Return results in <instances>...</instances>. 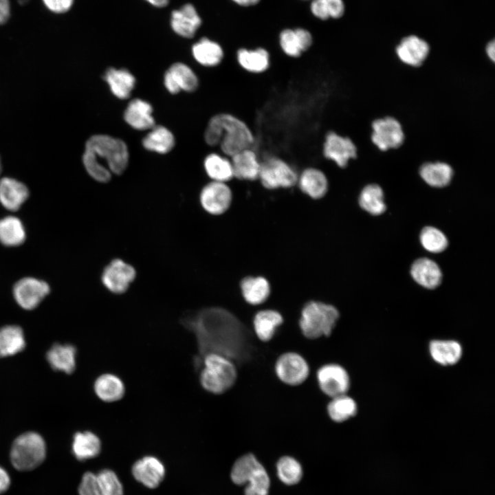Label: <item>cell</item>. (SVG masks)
<instances>
[{"mask_svg": "<svg viewBox=\"0 0 495 495\" xmlns=\"http://www.w3.org/2000/svg\"><path fill=\"white\" fill-rule=\"evenodd\" d=\"M370 128V141L380 152L397 150L406 141V132L402 123L392 115L373 120Z\"/></svg>", "mask_w": 495, "mask_h": 495, "instance_id": "30bf717a", "label": "cell"}, {"mask_svg": "<svg viewBox=\"0 0 495 495\" xmlns=\"http://www.w3.org/2000/svg\"><path fill=\"white\" fill-rule=\"evenodd\" d=\"M1 170H2V168H1V158H0V174L1 173Z\"/></svg>", "mask_w": 495, "mask_h": 495, "instance_id": "9f6ffc18", "label": "cell"}, {"mask_svg": "<svg viewBox=\"0 0 495 495\" xmlns=\"http://www.w3.org/2000/svg\"><path fill=\"white\" fill-rule=\"evenodd\" d=\"M236 3L244 6H252L256 3H257L260 0H233Z\"/></svg>", "mask_w": 495, "mask_h": 495, "instance_id": "db71d44e", "label": "cell"}, {"mask_svg": "<svg viewBox=\"0 0 495 495\" xmlns=\"http://www.w3.org/2000/svg\"><path fill=\"white\" fill-rule=\"evenodd\" d=\"M281 314L274 309H263L258 311L252 320L253 333L261 342L271 341L278 329L283 324Z\"/></svg>", "mask_w": 495, "mask_h": 495, "instance_id": "603a6c76", "label": "cell"}, {"mask_svg": "<svg viewBox=\"0 0 495 495\" xmlns=\"http://www.w3.org/2000/svg\"><path fill=\"white\" fill-rule=\"evenodd\" d=\"M50 291L46 282L33 277H25L14 285L13 296L21 307L31 310L41 303Z\"/></svg>", "mask_w": 495, "mask_h": 495, "instance_id": "5bb4252c", "label": "cell"}, {"mask_svg": "<svg viewBox=\"0 0 495 495\" xmlns=\"http://www.w3.org/2000/svg\"><path fill=\"white\" fill-rule=\"evenodd\" d=\"M20 4H25L28 3L30 0H17Z\"/></svg>", "mask_w": 495, "mask_h": 495, "instance_id": "11a10c76", "label": "cell"}, {"mask_svg": "<svg viewBox=\"0 0 495 495\" xmlns=\"http://www.w3.org/2000/svg\"><path fill=\"white\" fill-rule=\"evenodd\" d=\"M311 10L316 16L322 20L330 17L326 0H313Z\"/></svg>", "mask_w": 495, "mask_h": 495, "instance_id": "7dc6e473", "label": "cell"}, {"mask_svg": "<svg viewBox=\"0 0 495 495\" xmlns=\"http://www.w3.org/2000/svg\"><path fill=\"white\" fill-rule=\"evenodd\" d=\"M313 44L310 32L302 28L287 29L281 32L279 45L283 54L293 59L300 58Z\"/></svg>", "mask_w": 495, "mask_h": 495, "instance_id": "44dd1931", "label": "cell"}, {"mask_svg": "<svg viewBox=\"0 0 495 495\" xmlns=\"http://www.w3.org/2000/svg\"><path fill=\"white\" fill-rule=\"evenodd\" d=\"M192 52L196 61L206 67H218L224 58L222 47L208 38H202L195 43Z\"/></svg>", "mask_w": 495, "mask_h": 495, "instance_id": "4dcf8cb0", "label": "cell"}, {"mask_svg": "<svg viewBox=\"0 0 495 495\" xmlns=\"http://www.w3.org/2000/svg\"><path fill=\"white\" fill-rule=\"evenodd\" d=\"M319 153L322 161L344 170L358 158L359 149L351 137L329 129L322 136Z\"/></svg>", "mask_w": 495, "mask_h": 495, "instance_id": "ba28073f", "label": "cell"}, {"mask_svg": "<svg viewBox=\"0 0 495 495\" xmlns=\"http://www.w3.org/2000/svg\"><path fill=\"white\" fill-rule=\"evenodd\" d=\"M164 83L171 94H177L181 90L192 92L199 87V78L192 69L182 63L173 64L166 72Z\"/></svg>", "mask_w": 495, "mask_h": 495, "instance_id": "ffe728a7", "label": "cell"}, {"mask_svg": "<svg viewBox=\"0 0 495 495\" xmlns=\"http://www.w3.org/2000/svg\"><path fill=\"white\" fill-rule=\"evenodd\" d=\"M329 16L337 19L341 17L344 12V5L342 0H326Z\"/></svg>", "mask_w": 495, "mask_h": 495, "instance_id": "c3c4849f", "label": "cell"}, {"mask_svg": "<svg viewBox=\"0 0 495 495\" xmlns=\"http://www.w3.org/2000/svg\"><path fill=\"white\" fill-rule=\"evenodd\" d=\"M153 108L146 101L140 98L132 100L124 113L125 122L137 130L151 129L155 126Z\"/></svg>", "mask_w": 495, "mask_h": 495, "instance_id": "83f0119b", "label": "cell"}, {"mask_svg": "<svg viewBox=\"0 0 495 495\" xmlns=\"http://www.w3.org/2000/svg\"><path fill=\"white\" fill-rule=\"evenodd\" d=\"M29 197L28 187L11 177L0 179V203L10 211L18 210Z\"/></svg>", "mask_w": 495, "mask_h": 495, "instance_id": "d4e9b609", "label": "cell"}, {"mask_svg": "<svg viewBox=\"0 0 495 495\" xmlns=\"http://www.w3.org/2000/svg\"><path fill=\"white\" fill-rule=\"evenodd\" d=\"M261 165L258 181L267 190L291 188L296 186L298 168L290 160L277 153H261Z\"/></svg>", "mask_w": 495, "mask_h": 495, "instance_id": "8992f818", "label": "cell"}, {"mask_svg": "<svg viewBox=\"0 0 495 495\" xmlns=\"http://www.w3.org/2000/svg\"><path fill=\"white\" fill-rule=\"evenodd\" d=\"M103 77L111 93L119 99L128 98L135 85L134 76L126 69L109 68Z\"/></svg>", "mask_w": 495, "mask_h": 495, "instance_id": "d6a6232c", "label": "cell"}, {"mask_svg": "<svg viewBox=\"0 0 495 495\" xmlns=\"http://www.w3.org/2000/svg\"><path fill=\"white\" fill-rule=\"evenodd\" d=\"M242 295L245 300L252 305L263 303L269 297L270 287L263 277H246L241 283Z\"/></svg>", "mask_w": 495, "mask_h": 495, "instance_id": "74e56055", "label": "cell"}, {"mask_svg": "<svg viewBox=\"0 0 495 495\" xmlns=\"http://www.w3.org/2000/svg\"><path fill=\"white\" fill-rule=\"evenodd\" d=\"M320 391L330 399L347 394L351 380L348 371L342 365L327 362L320 366L314 372Z\"/></svg>", "mask_w": 495, "mask_h": 495, "instance_id": "7c38bea8", "label": "cell"}, {"mask_svg": "<svg viewBox=\"0 0 495 495\" xmlns=\"http://www.w3.org/2000/svg\"><path fill=\"white\" fill-rule=\"evenodd\" d=\"M232 192L226 182L210 181L201 189L199 201L203 208L211 214H221L230 206Z\"/></svg>", "mask_w": 495, "mask_h": 495, "instance_id": "9a60e30c", "label": "cell"}, {"mask_svg": "<svg viewBox=\"0 0 495 495\" xmlns=\"http://www.w3.org/2000/svg\"><path fill=\"white\" fill-rule=\"evenodd\" d=\"M340 318L337 308L319 301H310L302 307L298 320L301 335L307 340L329 338L333 334Z\"/></svg>", "mask_w": 495, "mask_h": 495, "instance_id": "5b68a950", "label": "cell"}, {"mask_svg": "<svg viewBox=\"0 0 495 495\" xmlns=\"http://www.w3.org/2000/svg\"><path fill=\"white\" fill-rule=\"evenodd\" d=\"M420 241L427 251L439 253L448 245V240L445 234L436 228L425 227L420 234Z\"/></svg>", "mask_w": 495, "mask_h": 495, "instance_id": "7bdbcfd3", "label": "cell"}, {"mask_svg": "<svg viewBox=\"0 0 495 495\" xmlns=\"http://www.w3.org/2000/svg\"><path fill=\"white\" fill-rule=\"evenodd\" d=\"M96 476L101 495H123L122 485L115 472L103 470Z\"/></svg>", "mask_w": 495, "mask_h": 495, "instance_id": "ee69618b", "label": "cell"}, {"mask_svg": "<svg viewBox=\"0 0 495 495\" xmlns=\"http://www.w3.org/2000/svg\"><path fill=\"white\" fill-rule=\"evenodd\" d=\"M46 446L38 433L28 432L19 436L13 442L10 459L20 471H30L40 465L45 458Z\"/></svg>", "mask_w": 495, "mask_h": 495, "instance_id": "9c48e42d", "label": "cell"}, {"mask_svg": "<svg viewBox=\"0 0 495 495\" xmlns=\"http://www.w3.org/2000/svg\"><path fill=\"white\" fill-rule=\"evenodd\" d=\"M94 389L100 400L109 403L120 400L125 393L124 382L113 373H103L98 376L94 382Z\"/></svg>", "mask_w": 495, "mask_h": 495, "instance_id": "f1b7e54d", "label": "cell"}, {"mask_svg": "<svg viewBox=\"0 0 495 495\" xmlns=\"http://www.w3.org/2000/svg\"><path fill=\"white\" fill-rule=\"evenodd\" d=\"M201 23L195 7L187 3L171 14L170 25L175 33L185 38L192 37Z\"/></svg>", "mask_w": 495, "mask_h": 495, "instance_id": "484cf974", "label": "cell"}, {"mask_svg": "<svg viewBox=\"0 0 495 495\" xmlns=\"http://www.w3.org/2000/svg\"><path fill=\"white\" fill-rule=\"evenodd\" d=\"M296 186L304 194L318 199L328 192L329 181L324 169L319 164H307L298 170Z\"/></svg>", "mask_w": 495, "mask_h": 495, "instance_id": "4fadbf2b", "label": "cell"}, {"mask_svg": "<svg viewBox=\"0 0 495 495\" xmlns=\"http://www.w3.org/2000/svg\"><path fill=\"white\" fill-rule=\"evenodd\" d=\"M10 16L9 0H0V25L7 22Z\"/></svg>", "mask_w": 495, "mask_h": 495, "instance_id": "681fc988", "label": "cell"}, {"mask_svg": "<svg viewBox=\"0 0 495 495\" xmlns=\"http://www.w3.org/2000/svg\"><path fill=\"white\" fill-rule=\"evenodd\" d=\"M175 144L173 134L164 126L155 125L142 140V145L146 150L161 154L170 152Z\"/></svg>", "mask_w": 495, "mask_h": 495, "instance_id": "d590c367", "label": "cell"}, {"mask_svg": "<svg viewBox=\"0 0 495 495\" xmlns=\"http://www.w3.org/2000/svg\"><path fill=\"white\" fill-rule=\"evenodd\" d=\"M145 1H146L147 2H148L149 3H151V5L154 6L162 8V7L166 6L168 4L169 0H145Z\"/></svg>", "mask_w": 495, "mask_h": 495, "instance_id": "f5cc1de1", "label": "cell"}, {"mask_svg": "<svg viewBox=\"0 0 495 495\" xmlns=\"http://www.w3.org/2000/svg\"><path fill=\"white\" fill-rule=\"evenodd\" d=\"M197 365L201 366L199 383L204 390L214 395L227 393L235 385L238 378L236 364L230 358L210 353L197 360Z\"/></svg>", "mask_w": 495, "mask_h": 495, "instance_id": "277c9868", "label": "cell"}, {"mask_svg": "<svg viewBox=\"0 0 495 495\" xmlns=\"http://www.w3.org/2000/svg\"><path fill=\"white\" fill-rule=\"evenodd\" d=\"M275 376L284 385L298 386L309 377L311 368L307 360L299 353L292 351L280 353L274 364Z\"/></svg>", "mask_w": 495, "mask_h": 495, "instance_id": "8fae6325", "label": "cell"}, {"mask_svg": "<svg viewBox=\"0 0 495 495\" xmlns=\"http://www.w3.org/2000/svg\"><path fill=\"white\" fill-rule=\"evenodd\" d=\"M410 273L417 283L428 289L437 287L441 281L442 274L439 267L427 258L416 260L411 267Z\"/></svg>", "mask_w": 495, "mask_h": 495, "instance_id": "f546056e", "label": "cell"}, {"mask_svg": "<svg viewBox=\"0 0 495 495\" xmlns=\"http://www.w3.org/2000/svg\"><path fill=\"white\" fill-rule=\"evenodd\" d=\"M79 495H101L96 474L86 472L78 487Z\"/></svg>", "mask_w": 495, "mask_h": 495, "instance_id": "f6af8a7d", "label": "cell"}, {"mask_svg": "<svg viewBox=\"0 0 495 495\" xmlns=\"http://www.w3.org/2000/svg\"><path fill=\"white\" fill-rule=\"evenodd\" d=\"M10 485V479L7 472L0 467V494L5 492Z\"/></svg>", "mask_w": 495, "mask_h": 495, "instance_id": "f907efd6", "label": "cell"}, {"mask_svg": "<svg viewBox=\"0 0 495 495\" xmlns=\"http://www.w3.org/2000/svg\"><path fill=\"white\" fill-rule=\"evenodd\" d=\"M101 450L99 437L90 431L78 432L74 436L72 451L76 458L84 461L98 455Z\"/></svg>", "mask_w": 495, "mask_h": 495, "instance_id": "8d00e7d4", "label": "cell"}, {"mask_svg": "<svg viewBox=\"0 0 495 495\" xmlns=\"http://www.w3.org/2000/svg\"><path fill=\"white\" fill-rule=\"evenodd\" d=\"M134 478L148 488L157 487L165 475L162 462L152 456H146L137 461L133 465Z\"/></svg>", "mask_w": 495, "mask_h": 495, "instance_id": "7402d4cb", "label": "cell"}, {"mask_svg": "<svg viewBox=\"0 0 495 495\" xmlns=\"http://www.w3.org/2000/svg\"><path fill=\"white\" fill-rule=\"evenodd\" d=\"M432 358L443 366L456 364L462 356L461 345L455 340H434L429 345Z\"/></svg>", "mask_w": 495, "mask_h": 495, "instance_id": "836d02e7", "label": "cell"}, {"mask_svg": "<svg viewBox=\"0 0 495 495\" xmlns=\"http://www.w3.org/2000/svg\"><path fill=\"white\" fill-rule=\"evenodd\" d=\"M203 165L211 181L228 183L234 179L231 159L219 151L208 153Z\"/></svg>", "mask_w": 495, "mask_h": 495, "instance_id": "4316f807", "label": "cell"}, {"mask_svg": "<svg viewBox=\"0 0 495 495\" xmlns=\"http://www.w3.org/2000/svg\"><path fill=\"white\" fill-rule=\"evenodd\" d=\"M276 472L279 479L286 485L296 484L302 476L300 463L290 456H283L278 460Z\"/></svg>", "mask_w": 495, "mask_h": 495, "instance_id": "b9f144b4", "label": "cell"}, {"mask_svg": "<svg viewBox=\"0 0 495 495\" xmlns=\"http://www.w3.org/2000/svg\"><path fill=\"white\" fill-rule=\"evenodd\" d=\"M45 6L56 14L65 13L70 10L74 0H42Z\"/></svg>", "mask_w": 495, "mask_h": 495, "instance_id": "bcb514c9", "label": "cell"}, {"mask_svg": "<svg viewBox=\"0 0 495 495\" xmlns=\"http://www.w3.org/2000/svg\"><path fill=\"white\" fill-rule=\"evenodd\" d=\"M129 157L124 142L108 135L98 134L87 141L82 162L93 179L106 183L111 179L112 174L120 175L125 170Z\"/></svg>", "mask_w": 495, "mask_h": 495, "instance_id": "3957f363", "label": "cell"}, {"mask_svg": "<svg viewBox=\"0 0 495 495\" xmlns=\"http://www.w3.org/2000/svg\"><path fill=\"white\" fill-rule=\"evenodd\" d=\"M238 372H239V371H238ZM239 373H241V372H239ZM243 374H245V373H243ZM247 376H248V375H247Z\"/></svg>", "mask_w": 495, "mask_h": 495, "instance_id": "6f0895ef", "label": "cell"}, {"mask_svg": "<svg viewBox=\"0 0 495 495\" xmlns=\"http://www.w3.org/2000/svg\"><path fill=\"white\" fill-rule=\"evenodd\" d=\"M419 175L428 186L443 188L449 185L454 176L452 165L442 160H431L423 162L419 167Z\"/></svg>", "mask_w": 495, "mask_h": 495, "instance_id": "cb8c5ba5", "label": "cell"}, {"mask_svg": "<svg viewBox=\"0 0 495 495\" xmlns=\"http://www.w3.org/2000/svg\"><path fill=\"white\" fill-rule=\"evenodd\" d=\"M234 179L241 182L258 181L261 155L256 147L243 149L230 157Z\"/></svg>", "mask_w": 495, "mask_h": 495, "instance_id": "d6986e66", "label": "cell"}, {"mask_svg": "<svg viewBox=\"0 0 495 495\" xmlns=\"http://www.w3.org/2000/svg\"><path fill=\"white\" fill-rule=\"evenodd\" d=\"M196 339L199 351L197 360L214 353L224 355L239 366L252 359L257 350L248 329L228 310L206 307L182 321Z\"/></svg>", "mask_w": 495, "mask_h": 495, "instance_id": "6da1fadb", "label": "cell"}, {"mask_svg": "<svg viewBox=\"0 0 495 495\" xmlns=\"http://www.w3.org/2000/svg\"><path fill=\"white\" fill-rule=\"evenodd\" d=\"M26 233L21 221L14 216L0 219V243L8 247L21 245L25 240Z\"/></svg>", "mask_w": 495, "mask_h": 495, "instance_id": "f35d334b", "label": "cell"}, {"mask_svg": "<svg viewBox=\"0 0 495 495\" xmlns=\"http://www.w3.org/2000/svg\"><path fill=\"white\" fill-rule=\"evenodd\" d=\"M135 276V270L131 265L116 258L105 267L101 279L109 292L121 294L126 292Z\"/></svg>", "mask_w": 495, "mask_h": 495, "instance_id": "2e32d148", "label": "cell"}, {"mask_svg": "<svg viewBox=\"0 0 495 495\" xmlns=\"http://www.w3.org/2000/svg\"><path fill=\"white\" fill-rule=\"evenodd\" d=\"M430 52L428 43L416 35L404 37L395 47L397 58L402 64L414 69L423 66Z\"/></svg>", "mask_w": 495, "mask_h": 495, "instance_id": "e0dca14e", "label": "cell"}, {"mask_svg": "<svg viewBox=\"0 0 495 495\" xmlns=\"http://www.w3.org/2000/svg\"><path fill=\"white\" fill-rule=\"evenodd\" d=\"M485 54L488 59L494 64L495 60V42L494 39L487 43L485 46Z\"/></svg>", "mask_w": 495, "mask_h": 495, "instance_id": "816d5d0a", "label": "cell"}, {"mask_svg": "<svg viewBox=\"0 0 495 495\" xmlns=\"http://www.w3.org/2000/svg\"><path fill=\"white\" fill-rule=\"evenodd\" d=\"M230 476L236 485L247 484L245 495H268L270 477L263 465L252 453L245 454L236 459Z\"/></svg>", "mask_w": 495, "mask_h": 495, "instance_id": "52a82bcc", "label": "cell"}, {"mask_svg": "<svg viewBox=\"0 0 495 495\" xmlns=\"http://www.w3.org/2000/svg\"><path fill=\"white\" fill-rule=\"evenodd\" d=\"M359 204L362 209L373 215L382 214L386 206L382 187L376 184L366 185L360 192Z\"/></svg>", "mask_w": 495, "mask_h": 495, "instance_id": "60d3db41", "label": "cell"}, {"mask_svg": "<svg viewBox=\"0 0 495 495\" xmlns=\"http://www.w3.org/2000/svg\"><path fill=\"white\" fill-rule=\"evenodd\" d=\"M76 355L73 345L56 344L47 353V360L54 370L70 374L76 368Z\"/></svg>", "mask_w": 495, "mask_h": 495, "instance_id": "e575fe53", "label": "cell"}, {"mask_svg": "<svg viewBox=\"0 0 495 495\" xmlns=\"http://www.w3.org/2000/svg\"><path fill=\"white\" fill-rule=\"evenodd\" d=\"M205 143L218 148L223 154L232 157L236 153L256 147L258 138L252 125L239 116L221 111L208 120L204 132Z\"/></svg>", "mask_w": 495, "mask_h": 495, "instance_id": "7a4b0ae2", "label": "cell"}, {"mask_svg": "<svg viewBox=\"0 0 495 495\" xmlns=\"http://www.w3.org/2000/svg\"><path fill=\"white\" fill-rule=\"evenodd\" d=\"M25 346L24 334L16 325L5 326L0 329V357L13 355Z\"/></svg>", "mask_w": 495, "mask_h": 495, "instance_id": "ab89813d", "label": "cell"}, {"mask_svg": "<svg viewBox=\"0 0 495 495\" xmlns=\"http://www.w3.org/2000/svg\"><path fill=\"white\" fill-rule=\"evenodd\" d=\"M326 414L335 424H342L355 417L358 412L356 402L347 394L330 398L325 406Z\"/></svg>", "mask_w": 495, "mask_h": 495, "instance_id": "1f68e13d", "label": "cell"}, {"mask_svg": "<svg viewBox=\"0 0 495 495\" xmlns=\"http://www.w3.org/2000/svg\"><path fill=\"white\" fill-rule=\"evenodd\" d=\"M235 57L239 69L251 76H259L267 74L272 65L270 53L262 47L239 48Z\"/></svg>", "mask_w": 495, "mask_h": 495, "instance_id": "ac0fdd59", "label": "cell"}]
</instances>
